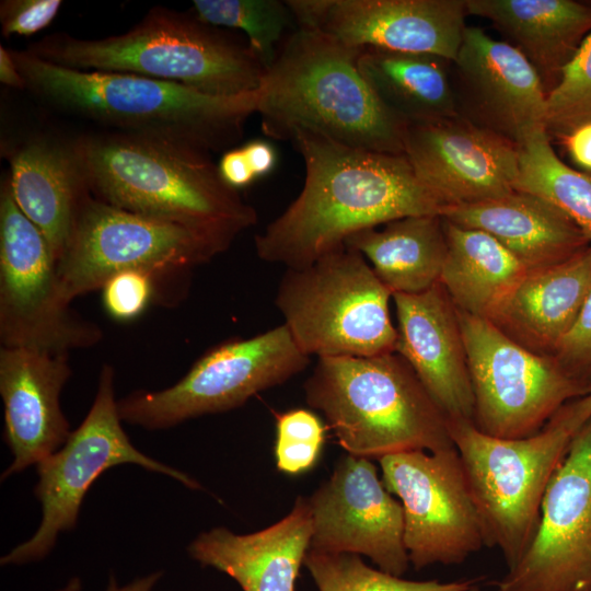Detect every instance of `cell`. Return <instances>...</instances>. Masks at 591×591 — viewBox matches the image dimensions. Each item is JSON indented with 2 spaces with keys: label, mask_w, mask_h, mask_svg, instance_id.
Masks as SVG:
<instances>
[{
  "label": "cell",
  "mask_w": 591,
  "mask_h": 591,
  "mask_svg": "<svg viewBox=\"0 0 591 591\" xmlns=\"http://www.w3.org/2000/svg\"><path fill=\"white\" fill-rule=\"evenodd\" d=\"M305 177L286 210L255 236L257 256L286 268L311 265L356 232L449 207L417 177L404 154L302 136L292 142Z\"/></svg>",
  "instance_id": "1"
},
{
  "label": "cell",
  "mask_w": 591,
  "mask_h": 591,
  "mask_svg": "<svg viewBox=\"0 0 591 591\" xmlns=\"http://www.w3.org/2000/svg\"><path fill=\"white\" fill-rule=\"evenodd\" d=\"M11 53L25 89L39 101L112 131L225 152L256 114L257 91L217 96L137 74L70 69L27 50Z\"/></svg>",
  "instance_id": "2"
},
{
  "label": "cell",
  "mask_w": 591,
  "mask_h": 591,
  "mask_svg": "<svg viewBox=\"0 0 591 591\" xmlns=\"http://www.w3.org/2000/svg\"><path fill=\"white\" fill-rule=\"evenodd\" d=\"M73 141L90 193L111 206L232 242L257 221L204 149L112 130Z\"/></svg>",
  "instance_id": "3"
},
{
  "label": "cell",
  "mask_w": 591,
  "mask_h": 591,
  "mask_svg": "<svg viewBox=\"0 0 591 591\" xmlns=\"http://www.w3.org/2000/svg\"><path fill=\"white\" fill-rule=\"evenodd\" d=\"M361 49L297 26L257 89L263 132L291 143L313 136L363 150L403 154L406 127L379 103L357 59Z\"/></svg>",
  "instance_id": "4"
},
{
  "label": "cell",
  "mask_w": 591,
  "mask_h": 591,
  "mask_svg": "<svg viewBox=\"0 0 591 591\" xmlns=\"http://www.w3.org/2000/svg\"><path fill=\"white\" fill-rule=\"evenodd\" d=\"M25 50L70 69L137 74L217 96L257 91L266 72L241 33L162 7L119 35L88 39L60 32Z\"/></svg>",
  "instance_id": "5"
},
{
  "label": "cell",
  "mask_w": 591,
  "mask_h": 591,
  "mask_svg": "<svg viewBox=\"0 0 591 591\" xmlns=\"http://www.w3.org/2000/svg\"><path fill=\"white\" fill-rule=\"evenodd\" d=\"M303 390L348 454L379 460L454 447L448 418L397 352L317 358Z\"/></svg>",
  "instance_id": "6"
},
{
  "label": "cell",
  "mask_w": 591,
  "mask_h": 591,
  "mask_svg": "<svg viewBox=\"0 0 591 591\" xmlns=\"http://www.w3.org/2000/svg\"><path fill=\"white\" fill-rule=\"evenodd\" d=\"M392 297L367 259L344 244L309 266L287 268L275 304L306 356L370 357L396 350Z\"/></svg>",
  "instance_id": "7"
},
{
  "label": "cell",
  "mask_w": 591,
  "mask_h": 591,
  "mask_svg": "<svg viewBox=\"0 0 591 591\" xmlns=\"http://www.w3.org/2000/svg\"><path fill=\"white\" fill-rule=\"evenodd\" d=\"M448 428L479 512L487 546L498 547L510 569L534 537L544 494L577 429L564 406L541 431L526 438L491 437L465 419H448Z\"/></svg>",
  "instance_id": "8"
},
{
  "label": "cell",
  "mask_w": 591,
  "mask_h": 591,
  "mask_svg": "<svg viewBox=\"0 0 591 591\" xmlns=\"http://www.w3.org/2000/svg\"><path fill=\"white\" fill-rule=\"evenodd\" d=\"M231 244L221 236L111 206L90 194L57 260V274L61 292L71 303L102 289L119 273L140 270L155 277L189 269Z\"/></svg>",
  "instance_id": "9"
},
{
  "label": "cell",
  "mask_w": 591,
  "mask_h": 591,
  "mask_svg": "<svg viewBox=\"0 0 591 591\" xmlns=\"http://www.w3.org/2000/svg\"><path fill=\"white\" fill-rule=\"evenodd\" d=\"M457 309V308H456ZM474 395L475 427L519 439L543 429L567 403L591 393L553 356L537 355L489 320L457 309Z\"/></svg>",
  "instance_id": "10"
},
{
  "label": "cell",
  "mask_w": 591,
  "mask_h": 591,
  "mask_svg": "<svg viewBox=\"0 0 591 591\" xmlns=\"http://www.w3.org/2000/svg\"><path fill=\"white\" fill-rule=\"evenodd\" d=\"M309 362L281 324L213 347L172 386L136 391L117 401L118 413L123 421L148 430L171 428L237 408L255 394L287 382Z\"/></svg>",
  "instance_id": "11"
},
{
  "label": "cell",
  "mask_w": 591,
  "mask_h": 591,
  "mask_svg": "<svg viewBox=\"0 0 591 591\" xmlns=\"http://www.w3.org/2000/svg\"><path fill=\"white\" fill-rule=\"evenodd\" d=\"M114 392V370L104 364L93 404L65 444L40 461L34 488L42 507L38 529L27 541L4 555L2 566L25 565L45 558L59 534L72 530L82 501L97 477L120 464L139 465L173 477L189 488L199 485L189 476L140 452L121 427Z\"/></svg>",
  "instance_id": "12"
},
{
  "label": "cell",
  "mask_w": 591,
  "mask_h": 591,
  "mask_svg": "<svg viewBox=\"0 0 591 591\" xmlns=\"http://www.w3.org/2000/svg\"><path fill=\"white\" fill-rule=\"evenodd\" d=\"M102 336L65 299L48 241L15 204L5 175L0 188L1 346L69 355Z\"/></svg>",
  "instance_id": "13"
},
{
  "label": "cell",
  "mask_w": 591,
  "mask_h": 591,
  "mask_svg": "<svg viewBox=\"0 0 591 591\" xmlns=\"http://www.w3.org/2000/svg\"><path fill=\"white\" fill-rule=\"evenodd\" d=\"M385 488L399 498L404 543L415 570L459 565L487 546L484 525L455 447L378 460Z\"/></svg>",
  "instance_id": "14"
},
{
  "label": "cell",
  "mask_w": 591,
  "mask_h": 591,
  "mask_svg": "<svg viewBox=\"0 0 591 591\" xmlns=\"http://www.w3.org/2000/svg\"><path fill=\"white\" fill-rule=\"evenodd\" d=\"M496 591H591V417L573 433L541 506L537 530Z\"/></svg>",
  "instance_id": "15"
},
{
  "label": "cell",
  "mask_w": 591,
  "mask_h": 591,
  "mask_svg": "<svg viewBox=\"0 0 591 591\" xmlns=\"http://www.w3.org/2000/svg\"><path fill=\"white\" fill-rule=\"evenodd\" d=\"M309 503L311 549L364 555L376 568L398 577L407 571L403 507L371 460L343 456Z\"/></svg>",
  "instance_id": "16"
},
{
  "label": "cell",
  "mask_w": 591,
  "mask_h": 591,
  "mask_svg": "<svg viewBox=\"0 0 591 591\" xmlns=\"http://www.w3.org/2000/svg\"><path fill=\"white\" fill-rule=\"evenodd\" d=\"M297 25L357 48L431 54L453 61L465 0H287Z\"/></svg>",
  "instance_id": "17"
},
{
  "label": "cell",
  "mask_w": 591,
  "mask_h": 591,
  "mask_svg": "<svg viewBox=\"0 0 591 591\" xmlns=\"http://www.w3.org/2000/svg\"><path fill=\"white\" fill-rule=\"evenodd\" d=\"M451 80L457 115L517 146L545 129L546 92L526 58L484 30L466 26Z\"/></svg>",
  "instance_id": "18"
},
{
  "label": "cell",
  "mask_w": 591,
  "mask_h": 591,
  "mask_svg": "<svg viewBox=\"0 0 591 591\" xmlns=\"http://www.w3.org/2000/svg\"><path fill=\"white\" fill-rule=\"evenodd\" d=\"M419 181L449 209L506 196L519 174V147L461 116L407 126L404 152Z\"/></svg>",
  "instance_id": "19"
},
{
  "label": "cell",
  "mask_w": 591,
  "mask_h": 591,
  "mask_svg": "<svg viewBox=\"0 0 591 591\" xmlns=\"http://www.w3.org/2000/svg\"><path fill=\"white\" fill-rule=\"evenodd\" d=\"M70 375L68 355L1 346L3 439L13 455L1 479L37 465L69 438L60 394Z\"/></svg>",
  "instance_id": "20"
},
{
  "label": "cell",
  "mask_w": 591,
  "mask_h": 591,
  "mask_svg": "<svg viewBox=\"0 0 591 591\" xmlns=\"http://www.w3.org/2000/svg\"><path fill=\"white\" fill-rule=\"evenodd\" d=\"M396 350L450 419L473 421L474 395L457 309L439 282L418 293L392 297Z\"/></svg>",
  "instance_id": "21"
},
{
  "label": "cell",
  "mask_w": 591,
  "mask_h": 591,
  "mask_svg": "<svg viewBox=\"0 0 591 591\" xmlns=\"http://www.w3.org/2000/svg\"><path fill=\"white\" fill-rule=\"evenodd\" d=\"M7 174L20 210L40 230L56 258L61 256L90 190L74 141L48 134L28 136L5 148Z\"/></svg>",
  "instance_id": "22"
},
{
  "label": "cell",
  "mask_w": 591,
  "mask_h": 591,
  "mask_svg": "<svg viewBox=\"0 0 591 591\" xmlns=\"http://www.w3.org/2000/svg\"><path fill=\"white\" fill-rule=\"evenodd\" d=\"M312 537L309 498L298 497L291 511L273 525L250 534L227 528L200 533L189 556L232 578L243 591H296V581Z\"/></svg>",
  "instance_id": "23"
},
{
  "label": "cell",
  "mask_w": 591,
  "mask_h": 591,
  "mask_svg": "<svg viewBox=\"0 0 591 591\" xmlns=\"http://www.w3.org/2000/svg\"><path fill=\"white\" fill-rule=\"evenodd\" d=\"M442 217L490 234L528 271L560 264L591 246L560 209L526 192L513 190L496 199L451 207Z\"/></svg>",
  "instance_id": "24"
},
{
  "label": "cell",
  "mask_w": 591,
  "mask_h": 591,
  "mask_svg": "<svg viewBox=\"0 0 591 591\" xmlns=\"http://www.w3.org/2000/svg\"><path fill=\"white\" fill-rule=\"evenodd\" d=\"M591 289V246L560 264L528 271L487 318L524 348L554 356Z\"/></svg>",
  "instance_id": "25"
},
{
  "label": "cell",
  "mask_w": 591,
  "mask_h": 591,
  "mask_svg": "<svg viewBox=\"0 0 591 591\" xmlns=\"http://www.w3.org/2000/svg\"><path fill=\"white\" fill-rule=\"evenodd\" d=\"M536 71L546 95L591 33V3L573 0H465Z\"/></svg>",
  "instance_id": "26"
},
{
  "label": "cell",
  "mask_w": 591,
  "mask_h": 591,
  "mask_svg": "<svg viewBox=\"0 0 591 591\" xmlns=\"http://www.w3.org/2000/svg\"><path fill=\"white\" fill-rule=\"evenodd\" d=\"M451 60L431 54L360 50L357 66L384 109L405 127L457 116Z\"/></svg>",
  "instance_id": "27"
},
{
  "label": "cell",
  "mask_w": 591,
  "mask_h": 591,
  "mask_svg": "<svg viewBox=\"0 0 591 591\" xmlns=\"http://www.w3.org/2000/svg\"><path fill=\"white\" fill-rule=\"evenodd\" d=\"M345 245L359 252L384 286L395 293H418L439 283L448 244L442 216H410L350 235Z\"/></svg>",
  "instance_id": "28"
},
{
  "label": "cell",
  "mask_w": 591,
  "mask_h": 591,
  "mask_svg": "<svg viewBox=\"0 0 591 591\" xmlns=\"http://www.w3.org/2000/svg\"><path fill=\"white\" fill-rule=\"evenodd\" d=\"M443 223L448 251L439 282L459 310L488 318L528 270L490 234Z\"/></svg>",
  "instance_id": "29"
},
{
  "label": "cell",
  "mask_w": 591,
  "mask_h": 591,
  "mask_svg": "<svg viewBox=\"0 0 591 591\" xmlns=\"http://www.w3.org/2000/svg\"><path fill=\"white\" fill-rule=\"evenodd\" d=\"M518 147L514 190L534 194L555 205L591 244V177L557 157L546 129L534 131Z\"/></svg>",
  "instance_id": "30"
},
{
  "label": "cell",
  "mask_w": 591,
  "mask_h": 591,
  "mask_svg": "<svg viewBox=\"0 0 591 591\" xmlns=\"http://www.w3.org/2000/svg\"><path fill=\"white\" fill-rule=\"evenodd\" d=\"M192 12L207 24L241 33L266 70L298 26L287 0H195Z\"/></svg>",
  "instance_id": "31"
},
{
  "label": "cell",
  "mask_w": 591,
  "mask_h": 591,
  "mask_svg": "<svg viewBox=\"0 0 591 591\" xmlns=\"http://www.w3.org/2000/svg\"><path fill=\"white\" fill-rule=\"evenodd\" d=\"M303 565L318 591H470L479 581L408 580L368 566L357 554L311 548Z\"/></svg>",
  "instance_id": "32"
},
{
  "label": "cell",
  "mask_w": 591,
  "mask_h": 591,
  "mask_svg": "<svg viewBox=\"0 0 591 591\" xmlns=\"http://www.w3.org/2000/svg\"><path fill=\"white\" fill-rule=\"evenodd\" d=\"M588 123H591V33L546 96L545 129L549 138L564 139Z\"/></svg>",
  "instance_id": "33"
},
{
  "label": "cell",
  "mask_w": 591,
  "mask_h": 591,
  "mask_svg": "<svg viewBox=\"0 0 591 591\" xmlns=\"http://www.w3.org/2000/svg\"><path fill=\"white\" fill-rule=\"evenodd\" d=\"M276 465L289 475L305 473L314 467L322 452L325 428L316 414L294 408L275 415Z\"/></svg>",
  "instance_id": "34"
},
{
  "label": "cell",
  "mask_w": 591,
  "mask_h": 591,
  "mask_svg": "<svg viewBox=\"0 0 591 591\" xmlns=\"http://www.w3.org/2000/svg\"><path fill=\"white\" fill-rule=\"evenodd\" d=\"M153 278V275L140 270L113 276L102 288L107 313L118 321H130L140 315L152 298Z\"/></svg>",
  "instance_id": "35"
},
{
  "label": "cell",
  "mask_w": 591,
  "mask_h": 591,
  "mask_svg": "<svg viewBox=\"0 0 591 591\" xmlns=\"http://www.w3.org/2000/svg\"><path fill=\"white\" fill-rule=\"evenodd\" d=\"M553 357L571 375L591 385V289Z\"/></svg>",
  "instance_id": "36"
},
{
  "label": "cell",
  "mask_w": 591,
  "mask_h": 591,
  "mask_svg": "<svg viewBox=\"0 0 591 591\" xmlns=\"http://www.w3.org/2000/svg\"><path fill=\"white\" fill-rule=\"evenodd\" d=\"M60 0H2L0 24L3 36H30L46 26L58 14Z\"/></svg>",
  "instance_id": "37"
},
{
  "label": "cell",
  "mask_w": 591,
  "mask_h": 591,
  "mask_svg": "<svg viewBox=\"0 0 591 591\" xmlns=\"http://www.w3.org/2000/svg\"><path fill=\"white\" fill-rule=\"evenodd\" d=\"M218 170L225 184L236 190L248 186L256 179L241 147L223 152L218 163Z\"/></svg>",
  "instance_id": "38"
},
{
  "label": "cell",
  "mask_w": 591,
  "mask_h": 591,
  "mask_svg": "<svg viewBox=\"0 0 591 591\" xmlns=\"http://www.w3.org/2000/svg\"><path fill=\"white\" fill-rule=\"evenodd\" d=\"M241 148L255 178L265 176L275 169L277 153L269 142L253 140Z\"/></svg>",
  "instance_id": "39"
},
{
  "label": "cell",
  "mask_w": 591,
  "mask_h": 591,
  "mask_svg": "<svg viewBox=\"0 0 591 591\" xmlns=\"http://www.w3.org/2000/svg\"><path fill=\"white\" fill-rule=\"evenodd\" d=\"M563 140L572 160L581 167L591 171V123L576 128Z\"/></svg>",
  "instance_id": "40"
},
{
  "label": "cell",
  "mask_w": 591,
  "mask_h": 591,
  "mask_svg": "<svg viewBox=\"0 0 591 591\" xmlns=\"http://www.w3.org/2000/svg\"><path fill=\"white\" fill-rule=\"evenodd\" d=\"M0 81L7 86L25 90L24 79L15 65L11 50L2 45L0 46Z\"/></svg>",
  "instance_id": "41"
},
{
  "label": "cell",
  "mask_w": 591,
  "mask_h": 591,
  "mask_svg": "<svg viewBox=\"0 0 591 591\" xmlns=\"http://www.w3.org/2000/svg\"><path fill=\"white\" fill-rule=\"evenodd\" d=\"M162 571H154L124 586H120L115 577L111 576L105 591H152L162 578Z\"/></svg>",
  "instance_id": "42"
},
{
  "label": "cell",
  "mask_w": 591,
  "mask_h": 591,
  "mask_svg": "<svg viewBox=\"0 0 591 591\" xmlns=\"http://www.w3.org/2000/svg\"><path fill=\"white\" fill-rule=\"evenodd\" d=\"M568 418L572 426L578 429L588 418L591 417V393L569 402L565 405Z\"/></svg>",
  "instance_id": "43"
},
{
  "label": "cell",
  "mask_w": 591,
  "mask_h": 591,
  "mask_svg": "<svg viewBox=\"0 0 591 591\" xmlns=\"http://www.w3.org/2000/svg\"><path fill=\"white\" fill-rule=\"evenodd\" d=\"M82 583L78 577H72L63 587L57 591H81Z\"/></svg>",
  "instance_id": "44"
},
{
  "label": "cell",
  "mask_w": 591,
  "mask_h": 591,
  "mask_svg": "<svg viewBox=\"0 0 591 591\" xmlns=\"http://www.w3.org/2000/svg\"><path fill=\"white\" fill-rule=\"evenodd\" d=\"M470 591H482L478 584H475Z\"/></svg>",
  "instance_id": "45"
}]
</instances>
